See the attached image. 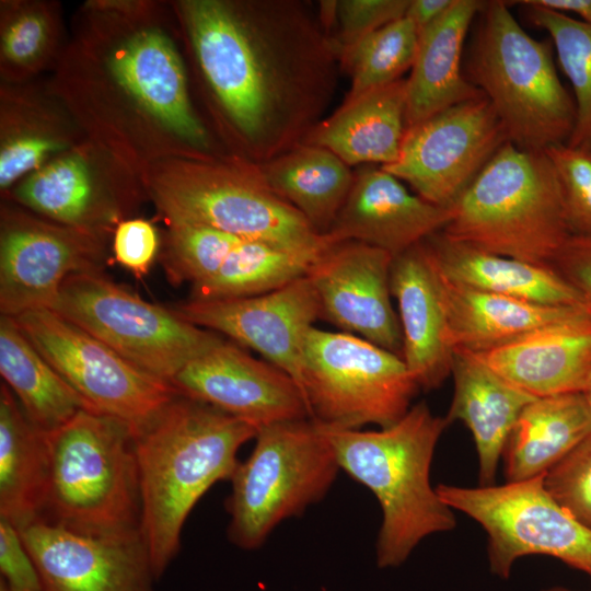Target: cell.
I'll return each mask as SVG.
<instances>
[{"instance_id": "39", "label": "cell", "mask_w": 591, "mask_h": 591, "mask_svg": "<svg viewBox=\"0 0 591 591\" xmlns=\"http://www.w3.org/2000/svg\"><path fill=\"white\" fill-rule=\"evenodd\" d=\"M545 152L561 185L571 235L591 237V153L567 143L552 146Z\"/></svg>"}, {"instance_id": "43", "label": "cell", "mask_w": 591, "mask_h": 591, "mask_svg": "<svg viewBox=\"0 0 591 591\" xmlns=\"http://www.w3.org/2000/svg\"><path fill=\"white\" fill-rule=\"evenodd\" d=\"M0 578L9 591H48L19 530L0 519Z\"/></svg>"}, {"instance_id": "49", "label": "cell", "mask_w": 591, "mask_h": 591, "mask_svg": "<svg viewBox=\"0 0 591 591\" xmlns=\"http://www.w3.org/2000/svg\"><path fill=\"white\" fill-rule=\"evenodd\" d=\"M0 591H9L5 582L0 578Z\"/></svg>"}, {"instance_id": "37", "label": "cell", "mask_w": 591, "mask_h": 591, "mask_svg": "<svg viewBox=\"0 0 591 591\" xmlns=\"http://www.w3.org/2000/svg\"><path fill=\"white\" fill-rule=\"evenodd\" d=\"M417 46L418 32L413 22L404 16L339 51V67L351 80L344 102L402 79V74L414 63Z\"/></svg>"}, {"instance_id": "33", "label": "cell", "mask_w": 591, "mask_h": 591, "mask_svg": "<svg viewBox=\"0 0 591 591\" xmlns=\"http://www.w3.org/2000/svg\"><path fill=\"white\" fill-rule=\"evenodd\" d=\"M46 482L44 432L0 385V519L20 529L38 520Z\"/></svg>"}, {"instance_id": "34", "label": "cell", "mask_w": 591, "mask_h": 591, "mask_svg": "<svg viewBox=\"0 0 591 591\" xmlns=\"http://www.w3.org/2000/svg\"><path fill=\"white\" fill-rule=\"evenodd\" d=\"M67 38L59 1L1 0V82H25L53 71Z\"/></svg>"}, {"instance_id": "31", "label": "cell", "mask_w": 591, "mask_h": 591, "mask_svg": "<svg viewBox=\"0 0 591 591\" xmlns=\"http://www.w3.org/2000/svg\"><path fill=\"white\" fill-rule=\"evenodd\" d=\"M256 165L267 185L321 235L331 230L355 181L336 154L304 142Z\"/></svg>"}, {"instance_id": "22", "label": "cell", "mask_w": 591, "mask_h": 591, "mask_svg": "<svg viewBox=\"0 0 591 591\" xmlns=\"http://www.w3.org/2000/svg\"><path fill=\"white\" fill-rule=\"evenodd\" d=\"M86 137L49 78L0 82V192Z\"/></svg>"}, {"instance_id": "10", "label": "cell", "mask_w": 591, "mask_h": 591, "mask_svg": "<svg viewBox=\"0 0 591 591\" xmlns=\"http://www.w3.org/2000/svg\"><path fill=\"white\" fill-rule=\"evenodd\" d=\"M301 390L312 420L361 429L396 424L420 389L401 356L359 336L313 326L304 343Z\"/></svg>"}, {"instance_id": "6", "label": "cell", "mask_w": 591, "mask_h": 591, "mask_svg": "<svg viewBox=\"0 0 591 591\" xmlns=\"http://www.w3.org/2000/svg\"><path fill=\"white\" fill-rule=\"evenodd\" d=\"M441 231L473 247L552 266L571 236L561 185L545 151L505 142L451 207Z\"/></svg>"}, {"instance_id": "42", "label": "cell", "mask_w": 591, "mask_h": 591, "mask_svg": "<svg viewBox=\"0 0 591 591\" xmlns=\"http://www.w3.org/2000/svg\"><path fill=\"white\" fill-rule=\"evenodd\" d=\"M160 239L155 227L142 218L120 221L112 234L117 263L137 277L146 275L157 257Z\"/></svg>"}, {"instance_id": "46", "label": "cell", "mask_w": 591, "mask_h": 591, "mask_svg": "<svg viewBox=\"0 0 591 591\" xmlns=\"http://www.w3.org/2000/svg\"><path fill=\"white\" fill-rule=\"evenodd\" d=\"M555 12L576 14L580 21L591 25V0H524Z\"/></svg>"}, {"instance_id": "13", "label": "cell", "mask_w": 591, "mask_h": 591, "mask_svg": "<svg viewBox=\"0 0 591 591\" xmlns=\"http://www.w3.org/2000/svg\"><path fill=\"white\" fill-rule=\"evenodd\" d=\"M14 318L39 354L94 410L124 420L135 432L178 395L171 383L134 366L50 310L28 311Z\"/></svg>"}, {"instance_id": "29", "label": "cell", "mask_w": 591, "mask_h": 591, "mask_svg": "<svg viewBox=\"0 0 591 591\" xmlns=\"http://www.w3.org/2000/svg\"><path fill=\"white\" fill-rule=\"evenodd\" d=\"M405 113L406 79L402 78L343 102L303 142L329 150L350 167L385 166L398 158Z\"/></svg>"}, {"instance_id": "12", "label": "cell", "mask_w": 591, "mask_h": 591, "mask_svg": "<svg viewBox=\"0 0 591 591\" xmlns=\"http://www.w3.org/2000/svg\"><path fill=\"white\" fill-rule=\"evenodd\" d=\"M544 475L502 485L462 487L440 484V498L476 521L487 534L489 569L509 578L513 564L546 555L591 579V530L545 489Z\"/></svg>"}, {"instance_id": "25", "label": "cell", "mask_w": 591, "mask_h": 591, "mask_svg": "<svg viewBox=\"0 0 591 591\" xmlns=\"http://www.w3.org/2000/svg\"><path fill=\"white\" fill-rule=\"evenodd\" d=\"M486 1L455 0L418 35L410 74L406 79V128L452 106L485 96L462 72L463 44Z\"/></svg>"}, {"instance_id": "19", "label": "cell", "mask_w": 591, "mask_h": 591, "mask_svg": "<svg viewBox=\"0 0 591 591\" xmlns=\"http://www.w3.org/2000/svg\"><path fill=\"white\" fill-rule=\"evenodd\" d=\"M171 384L178 395L257 429L310 418L304 395L289 374L223 339L187 362Z\"/></svg>"}, {"instance_id": "35", "label": "cell", "mask_w": 591, "mask_h": 591, "mask_svg": "<svg viewBox=\"0 0 591 591\" xmlns=\"http://www.w3.org/2000/svg\"><path fill=\"white\" fill-rule=\"evenodd\" d=\"M326 247L294 250L240 239L219 270L193 287V298H240L273 291L305 276Z\"/></svg>"}, {"instance_id": "8", "label": "cell", "mask_w": 591, "mask_h": 591, "mask_svg": "<svg viewBox=\"0 0 591 591\" xmlns=\"http://www.w3.org/2000/svg\"><path fill=\"white\" fill-rule=\"evenodd\" d=\"M468 81L493 105L509 142L528 151L566 143L575 101L561 83L549 42L529 35L508 1H486Z\"/></svg>"}, {"instance_id": "16", "label": "cell", "mask_w": 591, "mask_h": 591, "mask_svg": "<svg viewBox=\"0 0 591 591\" xmlns=\"http://www.w3.org/2000/svg\"><path fill=\"white\" fill-rule=\"evenodd\" d=\"M507 141L482 96L406 128L397 160L382 167L425 200L451 208Z\"/></svg>"}, {"instance_id": "27", "label": "cell", "mask_w": 591, "mask_h": 591, "mask_svg": "<svg viewBox=\"0 0 591 591\" xmlns=\"http://www.w3.org/2000/svg\"><path fill=\"white\" fill-rule=\"evenodd\" d=\"M422 243L436 269L454 283L543 305H587L579 291L552 266L486 252L441 231Z\"/></svg>"}, {"instance_id": "41", "label": "cell", "mask_w": 591, "mask_h": 591, "mask_svg": "<svg viewBox=\"0 0 591 591\" xmlns=\"http://www.w3.org/2000/svg\"><path fill=\"white\" fill-rule=\"evenodd\" d=\"M410 0H338L336 24L338 32L331 37L337 56L375 32L405 16Z\"/></svg>"}, {"instance_id": "26", "label": "cell", "mask_w": 591, "mask_h": 591, "mask_svg": "<svg viewBox=\"0 0 591 591\" xmlns=\"http://www.w3.org/2000/svg\"><path fill=\"white\" fill-rule=\"evenodd\" d=\"M453 356L454 390L445 418L468 428L478 457L479 486H491L520 414L536 397L503 379L476 355L459 351Z\"/></svg>"}, {"instance_id": "28", "label": "cell", "mask_w": 591, "mask_h": 591, "mask_svg": "<svg viewBox=\"0 0 591 591\" xmlns=\"http://www.w3.org/2000/svg\"><path fill=\"white\" fill-rule=\"evenodd\" d=\"M437 274L453 354L491 351L589 308L532 303L467 288Z\"/></svg>"}, {"instance_id": "5", "label": "cell", "mask_w": 591, "mask_h": 591, "mask_svg": "<svg viewBox=\"0 0 591 591\" xmlns=\"http://www.w3.org/2000/svg\"><path fill=\"white\" fill-rule=\"evenodd\" d=\"M44 437L46 482L38 520L96 536L141 531L139 472L130 425L83 409Z\"/></svg>"}, {"instance_id": "1", "label": "cell", "mask_w": 591, "mask_h": 591, "mask_svg": "<svg viewBox=\"0 0 591 591\" xmlns=\"http://www.w3.org/2000/svg\"><path fill=\"white\" fill-rule=\"evenodd\" d=\"M189 79L223 150L265 163L302 143L331 103L339 67L302 2L174 0Z\"/></svg>"}, {"instance_id": "17", "label": "cell", "mask_w": 591, "mask_h": 591, "mask_svg": "<svg viewBox=\"0 0 591 591\" xmlns=\"http://www.w3.org/2000/svg\"><path fill=\"white\" fill-rule=\"evenodd\" d=\"M174 311L196 326L222 333L260 354L301 389L305 337L321 313L316 291L306 275L262 294L192 298Z\"/></svg>"}, {"instance_id": "9", "label": "cell", "mask_w": 591, "mask_h": 591, "mask_svg": "<svg viewBox=\"0 0 591 591\" xmlns=\"http://www.w3.org/2000/svg\"><path fill=\"white\" fill-rule=\"evenodd\" d=\"M339 471L332 442L311 418L260 427L253 451L230 479V542L259 548L282 521L322 500Z\"/></svg>"}, {"instance_id": "38", "label": "cell", "mask_w": 591, "mask_h": 591, "mask_svg": "<svg viewBox=\"0 0 591 591\" xmlns=\"http://www.w3.org/2000/svg\"><path fill=\"white\" fill-rule=\"evenodd\" d=\"M236 235L209 227L167 224L162 246V263L173 283L200 285L221 267L240 241Z\"/></svg>"}, {"instance_id": "30", "label": "cell", "mask_w": 591, "mask_h": 591, "mask_svg": "<svg viewBox=\"0 0 591 591\" xmlns=\"http://www.w3.org/2000/svg\"><path fill=\"white\" fill-rule=\"evenodd\" d=\"M591 433L582 392L536 397L520 414L502 454L507 483L545 474Z\"/></svg>"}, {"instance_id": "36", "label": "cell", "mask_w": 591, "mask_h": 591, "mask_svg": "<svg viewBox=\"0 0 591 591\" xmlns=\"http://www.w3.org/2000/svg\"><path fill=\"white\" fill-rule=\"evenodd\" d=\"M513 2L526 7L530 21L549 34L560 68L571 84L576 118L566 143L591 153V25L524 0Z\"/></svg>"}, {"instance_id": "40", "label": "cell", "mask_w": 591, "mask_h": 591, "mask_svg": "<svg viewBox=\"0 0 591 591\" xmlns=\"http://www.w3.org/2000/svg\"><path fill=\"white\" fill-rule=\"evenodd\" d=\"M547 493L591 530V433L544 475Z\"/></svg>"}, {"instance_id": "47", "label": "cell", "mask_w": 591, "mask_h": 591, "mask_svg": "<svg viewBox=\"0 0 591 591\" xmlns=\"http://www.w3.org/2000/svg\"><path fill=\"white\" fill-rule=\"evenodd\" d=\"M583 395L586 396L590 407H591V372L589 374L588 381L586 383V386L582 391Z\"/></svg>"}, {"instance_id": "14", "label": "cell", "mask_w": 591, "mask_h": 591, "mask_svg": "<svg viewBox=\"0 0 591 591\" xmlns=\"http://www.w3.org/2000/svg\"><path fill=\"white\" fill-rule=\"evenodd\" d=\"M1 197L47 220L108 237L147 194L141 175L85 138Z\"/></svg>"}, {"instance_id": "23", "label": "cell", "mask_w": 591, "mask_h": 591, "mask_svg": "<svg viewBox=\"0 0 591 591\" xmlns=\"http://www.w3.org/2000/svg\"><path fill=\"white\" fill-rule=\"evenodd\" d=\"M391 292L398 308L402 358L419 389L434 390L451 375L454 354L439 277L422 242L393 258Z\"/></svg>"}, {"instance_id": "3", "label": "cell", "mask_w": 591, "mask_h": 591, "mask_svg": "<svg viewBox=\"0 0 591 591\" xmlns=\"http://www.w3.org/2000/svg\"><path fill=\"white\" fill-rule=\"evenodd\" d=\"M257 428L205 403L177 395L135 432L141 532L159 580L181 549L186 519L218 482L230 480L240 448Z\"/></svg>"}, {"instance_id": "11", "label": "cell", "mask_w": 591, "mask_h": 591, "mask_svg": "<svg viewBox=\"0 0 591 591\" xmlns=\"http://www.w3.org/2000/svg\"><path fill=\"white\" fill-rule=\"evenodd\" d=\"M139 369L171 383L221 338L97 271L69 276L49 309Z\"/></svg>"}, {"instance_id": "24", "label": "cell", "mask_w": 591, "mask_h": 591, "mask_svg": "<svg viewBox=\"0 0 591 591\" xmlns=\"http://www.w3.org/2000/svg\"><path fill=\"white\" fill-rule=\"evenodd\" d=\"M476 356L532 396L582 392L591 372V309Z\"/></svg>"}, {"instance_id": "4", "label": "cell", "mask_w": 591, "mask_h": 591, "mask_svg": "<svg viewBox=\"0 0 591 591\" xmlns=\"http://www.w3.org/2000/svg\"><path fill=\"white\" fill-rule=\"evenodd\" d=\"M425 403L396 424L378 430L323 427L340 470L379 501L382 521L375 544L379 568L404 564L427 536L456 526L453 509L430 484L437 443L449 426Z\"/></svg>"}, {"instance_id": "45", "label": "cell", "mask_w": 591, "mask_h": 591, "mask_svg": "<svg viewBox=\"0 0 591 591\" xmlns=\"http://www.w3.org/2000/svg\"><path fill=\"white\" fill-rule=\"evenodd\" d=\"M455 0H410L405 16L415 25L418 35L438 21Z\"/></svg>"}, {"instance_id": "32", "label": "cell", "mask_w": 591, "mask_h": 591, "mask_svg": "<svg viewBox=\"0 0 591 591\" xmlns=\"http://www.w3.org/2000/svg\"><path fill=\"white\" fill-rule=\"evenodd\" d=\"M0 373L28 420L50 432L93 407L33 346L14 317H0Z\"/></svg>"}, {"instance_id": "44", "label": "cell", "mask_w": 591, "mask_h": 591, "mask_svg": "<svg viewBox=\"0 0 591 591\" xmlns=\"http://www.w3.org/2000/svg\"><path fill=\"white\" fill-rule=\"evenodd\" d=\"M552 267L579 291L591 309V237L571 235Z\"/></svg>"}, {"instance_id": "21", "label": "cell", "mask_w": 591, "mask_h": 591, "mask_svg": "<svg viewBox=\"0 0 591 591\" xmlns=\"http://www.w3.org/2000/svg\"><path fill=\"white\" fill-rule=\"evenodd\" d=\"M452 209L431 204L410 193L381 165L355 171L349 195L326 236L333 243L357 241L393 257L442 231Z\"/></svg>"}, {"instance_id": "18", "label": "cell", "mask_w": 591, "mask_h": 591, "mask_svg": "<svg viewBox=\"0 0 591 591\" xmlns=\"http://www.w3.org/2000/svg\"><path fill=\"white\" fill-rule=\"evenodd\" d=\"M393 256L357 241L328 245L306 277L320 301V318L402 357L403 338L392 305Z\"/></svg>"}, {"instance_id": "7", "label": "cell", "mask_w": 591, "mask_h": 591, "mask_svg": "<svg viewBox=\"0 0 591 591\" xmlns=\"http://www.w3.org/2000/svg\"><path fill=\"white\" fill-rule=\"evenodd\" d=\"M141 178L166 225L209 227L294 250L332 244L267 185L256 164L233 155L169 159L150 165Z\"/></svg>"}, {"instance_id": "48", "label": "cell", "mask_w": 591, "mask_h": 591, "mask_svg": "<svg viewBox=\"0 0 591 591\" xmlns=\"http://www.w3.org/2000/svg\"><path fill=\"white\" fill-rule=\"evenodd\" d=\"M543 591H576V590H571L565 587H552V588L544 589Z\"/></svg>"}, {"instance_id": "2", "label": "cell", "mask_w": 591, "mask_h": 591, "mask_svg": "<svg viewBox=\"0 0 591 591\" xmlns=\"http://www.w3.org/2000/svg\"><path fill=\"white\" fill-rule=\"evenodd\" d=\"M49 80L85 137L139 175L228 154L193 100L170 1H84Z\"/></svg>"}, {"instance_id": "15", "label": "cell", "mask_w": 591, "mask_h": 591, "mask_svg": "<svg viewBox=\"0 0 591 591\" xmlns=\"http://www.w3.org/2000/svg\"><path fill=\"white\" fill-rule=\"evenodd\" d=\"M107 239L4 200L0 211L1 315L49 310L69 276L101 270Z\"/></svg>"}, {"instance_id": "20", "label": "cell", "mask_w": 591, "mask_h": 591, "mask_svg": "<svg viewBox=\"0 0 591 591\" xmlns=\"http://www.w3.org/2000/svg\"><path fill=\"white\" fill-rule=\"evenodd\" d=\"M18 530L48 591H154L141 531L96 536L42 520Z\"/></svg>"}]
</instances>
